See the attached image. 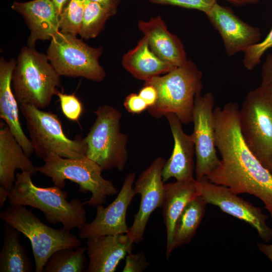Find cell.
Wrapping results in <instances>:
<instances>
[{
    "label": "cell",
    "instance_id": "6da1fadb",
    "mask_svg": "<svg viewBox=\"0 0 272 272\" xmlns=\"http://www.w3.org/2000/svg\"><path fill=\"white\" fill-rule=\"evenodd\" d=\"M239 106L229 102L214 109L216 146L221 159L205 178L236 194L259 198L272 217V175L245 143L239 125Z\"/></svg>",
    "mask_w": 272,
    "mask_h": 272
},
{
    "label": "cell",
    "instance_id": "7a4b0ae2",
    "mask_svg": "<svg viewBox=\"0 0 272 272\" xmlns=\"http://www.w3.org/2000/svg\"><path fill=\"white\" fill-rule=\"evenodd\" d=\"M29 172L16 173V181L8 200L13 206H30L40 210L46 220L61 223L64 229H80L87 222L84 203L78 198L67 200V193L56 185L40 187L35 185Z\"/></svg>",
    "mask_w": 272,
    "mask_h": 272
},
{
    "label": "cell",
    "instance_id": "3957f363",
    "mask_svg": "<svg viewBox=\"0 0 272 272\" xmlns=\"http://www.w3.org/2000/svg\"><path fill=\"white\" fill-rule=\"evenodd\" d=\"M202 73L190 59L164 76L153 77L144 85L157 91L156 103L148 108L151 116L160 118L169 113L176 115L183 124L192 122L195 98L203 88Z\"/></svg>",
    "mask_w": 272,
    "mask_h": 272
},
{
    "label": "cell",
    "instance_id": "277c9868",
    "mask_svg": "<svg viewBox=\"0 0 272 272\" xmlns=\"http://www.w3.org/2000/svg\"><path fill=\"white\" fill-rule=\"evenodd\" d=\"M12 84L19 104L43 109L49 105L52 96L59 92L60 76L47 55L37 51L34 47L24 46L17 59Z\"/></svg>",
    "mask_w": 272,
    "mask_h": 272
},
{
    "label": "cell",
    "instance_id": "5b68a950",
    "mask_svg": "<svg viewBox=\"0 0 272 272\" xmlns=\"http://www.w3.org/2000/svg\"><path fill=\"white\" fill-rule=\"evenodd\" d=\"M43 161L44 164L37 167L36 171L50 177L54 185L63 189L65 180H69L79 186L80 192L91 193L84 205L97 207L105 203L107 196L117 193L112 182L102 177L101 167L86 156L67 158L50 153Z\"/></svg>",
    "mask_w": 272,
    "mask_h": 272
},
{
    "label": "cell",
    "instance_id": "8992f818",
    "mask_svg": "<svg viewBox=\"0 0 272 272\" xmlns=\"http://www.w3.org/2000/svg\"><path fill=\"white\" fill-rule=\"evenodd\" d=\"M2 220L23 234L30 241L35 271L42 272L50 257L64 248H77L79 238L63 228L54 229L43 223L24 206H8L0 213Z\"/></svg>",
    "mask_w": 272,
    "mask_h": 272
},
{
    "label": "cell",
    "instance_id": "52a82bcc",
    "mask_svg": "<svg viewBox=\"0 0 272 272\" xmlns=\"http://www.w3.org/2000/svg\"><path fill=\"white\" fill-rule=\"evenodd\" d=\"M96 118L84 138L86 157L103 170L124 169L128 159V136L121 130V113L116 108L104 104L94 111Z\"/></svg>",
    "mask_w": 272,
    "mask_h": 272
},
{
    "label": "cell",
    "instance_id": "ba28073f",
    "mask_svg": "<svg viewBox=\"0 0 272 272\" xmlns=\"http://www.w3.org/2000/svg\"><path fill=\"white\" fill-rule=\"evenodd\" d=\"M19 105L34 152L38 158L43 160L50 153L67 158L86 156L87 148L84 139H69L57 115L30 104Z\"/></svg>",
    "mask_w": 272,
    "mask_h": 272
},
{
    "label": "cell",
    "instance_id": "9c48e42d",
    "mask_svg": "<svg viewBox=\"0 0 272 272\" xmlns=\"http://www.w3.org/2000/svg\"><path fill=\"white\" fill-rule=\"evenodd\" d=\"M247 146L266 168L272 156V95L260 86L246 95L239 112Z\"/></svg>",
    "mask_w": 272,
    "mask_h": 272
},
{
    "label": "cell",
    "instance_id": "30bf717a",
    "mask_svg": "<svg viewBox=\"0 0 272 272\" xmlns=\"http://www.w3.org/2000/svg\"><path fill=\"white\" fill-rule=\"evenodd\" d=\"M102 52V47H92L76 35L59 31L50 40L46 55L60 76L80 77L100 82L106 76L99 62Z\"/></svg>",
    "mask_w": 272,
    "mask_h": 272
},
{
    "label": "cell",
    "instance_id": "8fae6325",
    "mask_svg": "<svg viewBox=\"0 0 272 272\" xmlns=\"http://www.w3.org/2000/svg\"><path fill=\"white\" fill-rule=\"evenodd\" d=\"M215 99L211 92L195 98L191 134L195 147V179L200 180L218 164L220 159L216 146L215 122L214 114Z\"/></svg>",
    "mask_w": 272,
    "mask_h": 272
},
{
    "label": "cell",
    "instance_id": "7c38bea8",
    "mask_svg": "<svg viewBox=\"0 0 272 272\" xmlns=\"http://www.w3.org/2000/svg\"><path fill=\"white\" fill-rule=\"evenodd\" d=\"M198 181L200 195L207 204L218 207L223 212L248 224L264 242L272 240V228L266 222L268 216L260 208L238 196L225 186L212 183L206 178Z\"/></svg>",
    "mask_w": 272,
    "mask_h": 272
},
{
    "label": "cell",
    "instance_id": "4fadbf2b",
    "mask_svg": "<svg viewBox=\"0 0 272 272\" xmlns=\"http://www.w3.org/2000/svg\"><path fill=\"white\" fill-rule=\"evenodd\" d=\"M165 162L162 157L155 159L141 173L135 182L133 190L135 194L141 195V203L127 233L134 243H139L143 241L151 215L156 209L162 207L165 187L162 173Z\"/></svg>",
    "mask_w": 272,
    "mask_h": 272
},
{
    "label": "cell",
    "instance_id": "5bb4252c",
    "mask_svg": "<svg viewBox=\"0 0 272 272\" xmlns=\"http://www.w3.org/2000/svg\"><path fill=\"white\" fill-rule=\"evenodd\" d=\"M135 177L134 172L128 173L114 201L105 208L103 205L97 207L94 219L91 222H86L78 229L81 239L128 233L129 227L126 223L125 216L127 208L136 194L132 187Z\"/></svg>",
    "mask_w": 272,
    "mask_h": 272
},
{
    "label": "cell",
    "instance_id": "9a60e30c",
    "mask_svg": "<svg viewBox=\"0 0 272 272\" xmlns=\"http://www.w3.org/2000/svg\"><path fill=\"white\" fill-rule=\"evenodd\" d=\"M206 15L219 32L225 52L229 56L244 52L261 40L259 28L244 22L228 7L217 2Z\"/></svg>",
    "mask_w": 272,
    "mask_h": 272
},
{
    "label": "cell",
    "instance_id": "2e32d148",
    "mask_svg": "<svg viewBox=\"0 0 272 272\" xmlns=\"http://www.w3.org/2000/svg\"><path fill=\"white\" fill-rule=\"evenodd\" d=\"M12 9L21 14L30 34L28 46L34 47L37 40H51L59 30V15L51 0L14 2Z\"/></svg>",
    "mask_w": 272,
    "mask_h": 272
},
{
    "label": "cell",
    "instance_id": "e0dca14e",
    "mask_svg": "<svg viewBox=\"0 0 272 272\" xmlns=\"http://www.w3.org/2000/svg\"><path fill=\"white\" fill-rule=\"evenodd\" d=\"M165 117L173 138L174 147L163 168V181L165 182L170 178L183 180L193 177L195 147L191 135L184 132L183 123L176 115L169 113Z\"/></svg>",
    "mask_w": 272,
    "mask_h": 272
},
{
    "label": "cell",
    "instance_id": "ac0fdd59",
    "mask_svg": "<svg viewBox=\"0 0 272 272\" xmlns=\"http://www.w3.org/2000/svg\"><path fill=\"white\" fill-rule=\"evenodd\" d=\"M133 241L127 234L103 235L87 239V272H114L132 249Z\"/></svg>",
    "mask_w": 272,
    "mask_h": 272
},
{
    "label": "cell",
    "instance_id": "d6986e66",
    "mask_svg": "<svg viewBox=\"0 0 272 272\" xmlns=\"http://www.w3.org/2000/svg\"><path fill=\"white\" fill-rule=\"evenodd\" d=\"M17 60L0 59V117L5 121L11 132L29 157L34 152L30 140L25 135L20 122L18 102L11 86Z\"/></svg>",
    "mask_w": 272,
    "mask_h": 272
},
{
    "label": "cell",
    "instance_id": "ffe728a7",
    "mask_svg": "<svg viewBox=\"0 0 272 272\" xmlns=\"http://www.w3.org/2000/svg\"><path fill=\"white\" fill-rule=\"evenodd\" d=\"M138 27L147 38L151 49L162 60L176 67L187 60L181 40L168 30L160 16L152 17L148 21L140 20Z\"/></svg>",
    "mask_w": 272,
    "mask_h": 272
},
{
    "label": "cell",
    "instance_id": "44dd1931",
    "mask_svg": "<svg viewBox=\"0 0 272 272\" xmlns=\"http://www.w3.org/2000/svg\"><path fill=\"white\" fill-rule=\"evenodd\" d=\"M165 196L162 205V215L167 231V259L172 241L175 223L186 205L200 195L199 182L194 177L164 183Z\"/></svg>",
    "mask_w": 272,
    "mask_h": 272
},
{
    "label": "cell",
    "instance_id": "7402d4cb",
    "mask_svg": "<svg viewBox=\"0 0 272 272\" xmlns=\"http://www.w3.org/2000/svg\"><path fill=\"white\" fill-rule=\"evenodd\" d=\"M37 172L35 167L26 155L7 124H0V186L11 190L16 181L15 170Z\"/></svg>",
    "mask_w": 272,
    "mask_h": 272
},
{
    "label": "cell",
    "instance_id": "603a6c76",
    "mask_svg": "<svg viewBox=\"0 0 272 272\" xmlns=\"http://www.w3.org/2000/svg\"><path fill=\"white\" fill-rule=\"evenodd\" d=\"M122 64L133 77L145 82L176 67L156 55L151 49L145 36L135 47L123 55Z\"/></svg>",
    "mask_w": 272,
    "mask_h": 272
},
{
    "label": "cell",
    "instance_id": "cb8c5ba5",
    "mask_svg": "<svg viewBox=\"0 0 272 272\" xmlns=\"http://www.w3.org/2000/svg\"><path fill=\"white\" fill-rule=\"evenodd\" d=\"M21 232L6 223L4 241L0 252L1 272H31L33 264L19 239Z\"/></svg>",
    "mask_w": 272,
    "mask_h": 272
},
{
    "label": "cell",
    "instance_id": "d4e9b609",
    "mask_svg": "<svg viewBox=\"0 0 272 272\" xmlns=\"http://www.w3.org/2000/svg\"><path fill=\"white\" fill-rule=\"evenodd\" d=\"M207 205L200 195L185 207L175 225L170 256L174 249L190 242L205 216Z\"/></svg>",
    "mask_w": 272,
    "mask_h": 272
},
{
    "label": "cell",
    "instance_id": "484cf974",
    "mask_svg": "<svg viewBox=\"0 0 272 272\" xmlns=\"http://www.w3.org/2000/svg\"><path fill=\"white\" fill-rule=\"evenodd\" d=\"M86 246L64 248L54 252L45 264V272H84L86 271L87 260L85 253Z\"/></svg>",
    "mask_w": 272,
    "mask_h": 272
},
{
    "label": "cell",
    "instance_id": "4316f807",
    "mask_svg": "<svg viewBox=\"0 0 272 272\" xmlns=\"http://www.w3.org/2000/svg\"><path fill=\"white\" fill-rule=\"evenodd\" d=\"M116 13V11L98 3L85 0L83 21L79 35L82 39H85L95 38L103 30L107 20Z\"/></svg>",
    "mask_w": 272,
    "mask_h": 272
},
{
    "label": "cell",
    "instance_id": "83f0119b",
    "mask_svg": "<svg viewBox=\"0 0 272 272\" xmlns=\"http://www.w3.org/2000/svg\"><path fill=\"white\" fill-rule=\"evenodd\" d=\"M85 0H69L59 15V30L79 34L82 26Z\"/></svg>",
    "mask_w": 272,
    "mask_h": 272
},
{
    "label": "cell",
    "instance_id": "f1b7e54d",
    "mask_svg": "<svg viewBox=\"0 0 272 272\" xmlns=\"http://www.w3.org/2000/svg\"><path fill=\"white\" fill-rule=\"evenodd\" d=\"M272 47V28L265 38L244 51L243 63L248 70L251 71L260 62V59L267 49Z\"/></svg>",
    "mask_w": 272,
    "mask_h": 272
},
{
    "label": "cell",
    "instance_id": "f546056e",
    "mask_svg": "<svg viewBox=\"0 0 272 272\" xmlns=\"http://www.w3.org/2000/svg\"><path fill=\"white\" fill-rule=\"evenodd\" d=\"M61 109L63 115L71 121H78L83 112V106L79 99L74 94L58 92Z\"/></svg>",
    "mask_w": 272,
    "mask_h": 272
},
{
    "label": "cell",
    "instance_id": "4dcf8cb0",
    "mask_svg": "<svg viewBox=\"0 0 272 272\" xmlns=\"http://www.w3.org/2000/svg\"><path fill=\"white\" fill-rule=\"evenodd\" d=\"M154 4L171 5L198 10L206 14L217 2V0H149Z\"/></svg>",
    "mask_w": 272,
    "mask_h": 272
},
{
    "label": "cell",
    "instance_id": "1f68e13d",
    "mask_svg": "<svg viewBox=\"0 0 272 272\" xmlns=\"http://www.w3.org/2000/svg\"><path fill=\"white\" fill-rule=\"evenodd\" d=\"M150 265L144 254H133L130 251L125 256V264L123 272H142Z\"/></svg>",
    "mask_w": 272,
    "mask_h": 272
},
{
    "label": "cell",
    "instance_id": "d6a6232c",
    "mask_svg": "<svg viewBox=\"0 0 272 272\" xmlns=\"http://www.w3.org/2000/svg\"><path fill=\"white\" fill-rule=\"evenodd\" d=\"M123 106L128 112L133 114L141 113L148 108L144 100L136 93L128 95L124 99Z\"/></svg>",
    "mask_w": 272,
    "mask_h": 272
},
{
    "label": "cell",
    "instance_id": "836d02e7",
    "mask_svg": "<svg viewBox=\"0 0 272 272\" xmlns=\"http://www.w3.org/2000/svg\"><path fill=\"white\" fill-rule=\"evenodd\" d=\"M260 86L272 95V54H269L262 65Z\"/></svg>",
    "mask_w": 272,
    "mask_h": 272
},
{
    "label": "cell",
    "instance_id": "e575fe53",
    "mask_svg": "<svg viewBox=\"0 0 272 272\" xmlns=\"http://www.w3.org/2000/svg\"><path fill=\"white\" fill-rule=\"evenodd\" d=\"M139 95L144 100L148 107L153 106L158 98L156 90L150 85H144L140 91Z\"/></svg>",
    "mask_w": 272,
    "mask_h": 272
},
{
    "label": "cell",
    "instance_id": "d590c367",
    "mask_svg": "<svg viewBox=\"0 0 272 272\" xmlns=\"http://www.w3.org/2000/svg\"><path fill=\"white\" fill-rule=\"evenodd\" d=\"M256 245L259 250L265 255L272 263V243L268 244L258 242Z\"/></svg>",
    "mask_w": 272,
    "mask_h": 272
},
{
    "label": "cell",
    "instance_id": "8d00e7d4",
    "mask_svg": "<svg viewBox=\"0 0 272 272\" xmlns=\"http://www.w3.org/2000/svg\"><path fill=\"white\" fill-rule=\"evenodd\" d=\"M98 3L105 7L117 11V9L121 0H90Z\"/></svg>",
    "mask_w": 272,
    "mask_h": 272
},
{
    "label": "cell",
    "instance_id": "74e56055",
    "mask_svg": "<svg viewBox=\"0 0 272 272\" xmlns=\"http://www.w3.org/2000/svg\"><path fill=\"white\" fill-rule=\"evenodd\" d=\"M10 190L0 186V207H3L6 201L8 199Z\"/></svg>",
    "mask_w": 272,
    "mask_h": 272
},
{
    "label": "cell",
    "instance_id": "f35d334b",
    "mask_svg": "<svg viewBox=\"0 0 272 272\" xmlns=\"http://www.w3.org/2000/svg\"><path fill=\"white\" fill-rule=\"evenodd\" d=\"M236 6H244L257 3L259 0H224Z\"/></svg>",
    "mask_w": 272,
    "mask_h": 272
},
{
    "label": "cell",
    "instance_id": "ab89813d",
    "mask_svg": "<svg viewBox=\"0 0 272 272\" xmlns=\"http://www.w3.org/2000/svg\"><path fill=\"white\" fill-rule=\"evenodd\" d=\"M54 5H55L57 11L60 15L61 12L63 7L68 2L69 0H51Z\"/></svg>",
    "mask_w": 272,
    "mask_h": 272
},
{
    "label": "cell",
    "instance_id": "60d3db41",
    "mask_svg": "<svg viewBox=\"0 0 272 272\" xmlns=\"http://www.w3.org/2000/svg\"><path fill=\"white\" fill-rule=\"evenodd\" d=\"M266 169L269 171L272 175V156L269 161Z\"/></svg>",
    "mask_w": 272,
    "mask_h": 272
}]
</instances>
